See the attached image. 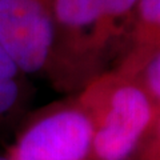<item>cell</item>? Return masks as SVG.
I'll use <instances>...</instances> for the list:
<instances>
[{"label":"cell","instance_id":"1","mask_svg":"<svg viewBox=\"0 0 160 160\" xmlns=\"http://www.w3.org/2000/svg\"><path fill=\"white\" fill-rule=\"evenodd\" d=\"M92 126L91 160H131L160 108L140 82L113 69L73 95Z\"/></svg>","mask_w":160,"mask_h":160},{"label":"cell","instance_id":"2","mask_svg":"<svg viewBox=\"0 0 160 160\" xmlns=\"http://www.w3.org/2000/svg\"><path fill=\"white\" fill-rule=\"evenodd\" d=\"M107 0H55L53 38L46 79L55 91L76 95L107 71L100 31Z\"/></svg>","mask_w":160,"mask_h":160},{"label":"cell","instance_id":"3","mask_svg":"<svg viewBox=\"0 0 160 160\" xmlns=\"http://www.w3.org/2000/svg\"><path fill=\"white\" fill-rule=\"evenodd\" d=\"M92 147L88 116L69 96L33 115L11 149V160H87Z\"/></svg>","mask_w":160,"mask_h":160},{"label":"cell","instance_id":"4","mask_svg":"<svg viewBox=\"0 0 160 160\" xmlns=\"http://www.w3.org/2000/svg\"><path fill=\"white\" fill-rule=\"evenodd\" d=\"M55 0H0V43L27 75L46 78Z\"/></svg>","mask_w":160,"mask_h":160},{"label":"cell","instance_id":"5","mask_svg":"<svg viewBox=\"0 0 160 160\" xmlns=\"http://www.w3.org/2000/svg\"><path fill=\"white\" fill-rule=\"evenodd\" d=\"M160 53V0H139L111 69L136 79Z\"/></svg>","mask_w":160,"mask_h":160},{"label":"cell","instance_id":"6","mask_svg":"<svg viewBox=\"0 0 160 160\" xmlns=\"http://www.w3.org/2000/svg\"><path fill=\"white\" fill-rule=\"evenodd\" d=\"M26 73L0 72V120L12 116L29 98Z\"/></svg>","mask_w":160,"mask_h":160},{"label":"cell","instance_id":"7","mask_svg":"<svg viewBox=\"0 0 160 160\" xmlns=\"http://www.w3.org/2000/svg\"><path fill=\"white\" fill-rule=\"evenodd\" d=\"M131 160H160V112Z\"/></svg>","mask_w":160,"mask_h":160},{"label":"cell","instance_id":"8","mask_svg":"<svg viewBox=\"0 0 160 160\" xmlns=\"http://www.w3.org/2000/svg\"><path fill=\"white\" fill-rule=\"evenodd\" d=\"M136 79L160 108V53L144 67Z\"/></svg>","mask_w":160,"mask_h":160},{"label":"cell","instance_id":"9","mask_svg":"<svg viewBox=\"0 0 160 160\" xmlns=\"http://www.w3.org/2000/svg\"><path fill=\"white\" fill-rule=\"evenodd\" d=\"M0 160H11L9 158H6V156H0Z\"/></svg>","mask_w":160,"mask_h":160},{"label":"cell","instance_id":"10","mask_svg":"<svg viewBox=\"0 0 160 160\" xmlns=\"http://www.w3.org/2000/svg\"><path fill=\"white\" fill-rule=\"evenodd\" d=\"M87 160H91V159H87Z\"/></svg>","mask_w":160,"mask_h":160}]
</instances>
